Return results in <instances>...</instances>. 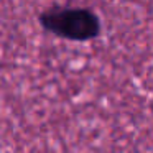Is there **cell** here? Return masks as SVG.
<instances>
[{
  "mask_svg": "<svg viewBox=\"0 0 153 153\" xmlns=\"http://www.w3.org/2000/svg\"><path fill=\"white\" fill-rule=\"evenodd\" d=\"M40 23L50 33L74 41L92 40L100 33V18L82 7H51L40 15Z\"/></svg>",
  "mask_w": 153,
  "mask_h": 153,
  "instance_id": "obj_1",
  "label": "cell"
}]
</instances>
